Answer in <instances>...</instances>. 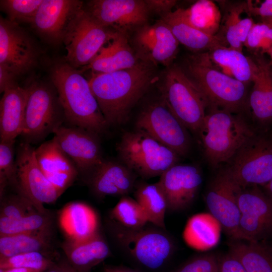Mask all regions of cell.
Segmentation results:
<instances>
[{
    "mask_svg": "<svg viewBox=\"0 0 272 272\" xmlns=\"http://www.w3.org/2000/svg\"><path fill=\"white\" fill-rule=\"evenodd\" d=\"M155 67L141 59L130 68L91 73L90 87L109 126L121 125L127 121L132 108L159 80Z\"/></svg>",
    "mask_w": 272,
    "mask_h": 272,
    "instance_id": "cell-1",
    "label": "cell"
},
{
    "mask_svg": "<svg viewBox=\"0 0 272 272\" xmlns=\"http://www.w3.org/2000/svg\"><path fill=\"white\" fill-rule=\"evenodd\" d=\"M50 75L64 118L99 136L106 132L109 125L82 72L62 61L52 65Z\"/></svg>",
    "mask_w": 272,
    "mask_h": 272,
    "instance_id": "cell-2",
    "label": "cell"
},
{
    "mask_svg": "<svg viewBox=\"0 0 272 272\" xmlns=\"http://www.w3.org/2000/svg\"><path fill=\"white\" fill-rule=\"evenodd\" d=\"M257 132L245 114L211 107L197 137L206 161L215 169L226 166Z\"/></svg>",
    "mask_w": 272,
    "mask_h": 272,
    "instance_id": "cell-3",
    "label": "cell"
},
{
    "mask_svg": "<svg viewBox=\"0 0 272 272\" xmlns=\"http://www.w3.org/2000/svg\"><path fill=\"white\" fill-rule=\"evenodd\" d=\"M181 67L206 97L209 108L244 114L249 110L247 84L219 71L207 52L188 55Z\"/></svg>",
    "mask_w": 272,
    "mask_h": 272,
    "instance_id": "cell-4",
    "label": "cell"
},
{
    "mask_svg": "<svg viewBox=\"0 0 272 272\" xmlns=\"http://www.w3.org/2000/svg\"><path fill=\"white\" fill-rule=\"evenodd\" d=\"M112 236L120 251L142 272H162L175 251L173 240L164 229L155 226L124 227L111 221Z\"/></svg>",
    "mask_w": 272,
    "mask_h": 272,
    "instance_id": "cell-5",
    "label": "cell"
},
{
    "mask_svg": "<svg viewBox=\"0 0 272 272\" xmlns=\"http://www.w3.org/2000/svg\"><path fill=\"white\" fill-rule=\"evenodd\" d=\"M160 90L161 100L188 130L197 136L210 104L181 66L173 64L167 67Z\"/></svg>",
    "mask_w": 272,
    "mask_h": 272,
    "instance_id": "cell-6",
    "label": "cell"
},
{
    "mask_svg": "<svg viewBox=\"0 0 272 272\" xmlns=\"http://www.w3.org/2000/svg\"><path fill=\"white\" fill-rule=\"evenodd\" d=\"M121 162L143 179L160 176L180 157L147 133L135 129L124 132L116 146Z\"/></svg>",
    "mask_w": 272,
    "mask_h": 272,
    "instance_id": "cell-7",
    "label": "cell"
},
{
    "mask_svg": "<svg viewBox=\"0 0 272 272\" xmlns=\"http://www.w3.org/2000/svg\"><path fill=\"white\" fill-rule=\"evenodd\" d=\"M116 33L101 24L84 7L70 23L63 38L65 61L77 69L87 66Z\"/></svg>",
    "mask_w": 272,
    "mask_h": 272,
    "instance_id": "cell-8",
    "label": "cell"
},
{
    "mask_svg": "<svg viewBox=\"0 0 272 272\" xmlns=\"http://www.w3.org/2000/svg\"><path fill=\"white\" fill-rule=\"evenodd\" d=\"M225 167L240 187L267 184L272 179V135L257 132Z\"/></svg>",
    "mask_w": 272,
    "mask_h": 272,
    "instance_id": "cell-9",
    "label": "cell"
},
{
    "mask_svg": "<svg viewBox=\"0 0 272 272\" xmlns=\"http://www.w3.org/2000/svg\"><path fill=\"white\" fill-rule=\"evenodd\" d=\"M21 135L29 144L37 143L62 125L64 113L57 92L42 83L29 86Z\"/></svg>",
    "mask_w": 272,
    "mask_h": 272,
    "instance_id": "cell-10",
    "label": "cell"
},
{
    "mask_svg": "<svg viewBox=\"0 0 272 272\" xmlns=\"http://www.w3.org/2000/svg\"><path fill=\"white\" fill-rule=\"evenodd\" d=\"M135 126L180 157L187 156L190 151L191 141L188 129L161 100L143 109L137 118Z\"/></svg>",
    "mask_w": 272,
    "mask_h": 272,
    "instance_id": "cell-11",
    "label": "cell"
},
{
    "mask_svg": "<svg viewBox=\"0 0 272 272\" xmlns=\"http://www.w3.org/2000/svg\"><path fill=\"white\" fill-rule=\"evenodd\" d=\"M35 149L26 142L20 144L15 159L18 192L29 199L41 212L47 213L44 203H54L61 194L40 169Z\"/></svg>",
    "mask_w": 272,
    "mask_h": 272,
    "instance_id": "cell-12",
    "label": "cell"
},
{
    "mask_svg": "<svg viewBox=\"0 0 272 272\" xmlns=\"http://www.w3.org/2000/svg\"><path fill=\"white\" fill-rule=\"evenodd\" d=\"M238 203L241 240L259 242L272 234V201L259 186L241 187Z\"/></svg>",
    "mask_w": 272,
    "mask_h": 272,
    "instance_id": "cell-13",
    "label": "cell"
},
{
    "mask_svg": "<svg viewBox=\"0 0 272 272\" xmlns=\"http://www.w3.org/2000/svg\"><path fill=\"white\" fill-rule=\"evenodd\" d=\"M240 188L224 167L210 183L206 195V202L210 214L229 236L239 240L240 213L238 196Z\"/></svg>",
    "mask_w": 272,
    "mask_h": 272,
    "instance_id": "cell-14",
    "label": "cell"
},
{
    "mask_svg": "<svg viewBox=\"0 0 272 272\" xmlns=\"http://www.w3.org/2000/svg\"><path fill=\"white\" fill-rule=\"evenodd\" d=\"M84 8L104 26L127 35L147 24L150 13L145 0H92Z\"/></svg>",
    "mask_w": 272,
    "mask_h": 272,
    "instance_id": "cell-15",
    "label": "cell"
},
{
    "mask_svg": "<svg viewBox=\"0 0 272 272\" xmlns=\"http://www.w3.org/2000/svg\"><path fill=\"white\" fill-rule=\"evenodd\" d=\"M37 51L30 37L19 24L1 17L0 65L17 77L37 62Z\"/></svg>",
    "mask_w": 272,
    "mask_h": 272,
    "instance_id": "cell-16",
    "label": "cell"
},
{
    "mask_svg": "<svg viewBox=\"0 0 272 272\" xmlns=\"http://www.w3.org/2000/svg\"><path fill=\"white\" fill-rule=\"evenodd\" d=\"M53 133L79 173L86 177L103 160L98 135L80 127L62 125L55 129Z\"/></svg>",
    "mask_w": 272,
    "mask_h": 272,
    "instance_id": "cell-17",
    "label": "cell"
},
{
    "mask_svg": "<svg viewBox=\"0 0 272 272\" xmlns=\"http://www.w3.org/2000/svg\"><path fill=\"white\" fill-rule=\"evenodd\" d=\"M134 50L139 57L154 65L169 67L176 58L179 43L168 25L159 20L134 31Z\"/></svg>",
    "mask_w": 272,
    "mask_h": 272,
    "instance_id": "cell-18",
    "label": "cell"
},
{
    "mask_svg": "<svg viewBox=\"0 0 272 272\" xmlns=\"http://www.w3.org/2000/svg\"><path fill=\"white\" fill-rule=\"evenodd\" d=\"M157 182L165 196L167 211H180L194 201L202 184V176L196 165L176 164L164 172Z\"/></svg>",
    "mask_w": 272,
    "mask_h": 272,
    "instance_id": "cell-19",
    "label": "cell"
},
{
    "mask_svg": "<svg viewBox=\"0 0 272 272\" xmlns=\"http://www.w3.org/2000/svg\"><path fill=\"white\" fill-rule=\"evenodd\" d=\"M84 7L78 0H43L31 24L49 42H62L70 23Z\"/></svg>",
    "mask_w": 272,
    "mask_h": 272,
    "instance_id": "cell-20",
    "label": "cell"
},
{
    "mask_svg": "<svg viewBox=\"0 0 272 272\" xmlns=\"http://www.w3.org/2000/svg\"><path fill=\"white\" fill-rule=\"evenodd\" d=\"M138 175L122 162L103 160L87 177L93 192L99 197L127 195L134 190Z\"/></svg>",
    "mask_w": 272,
    "mask_h": 272,
    "instance_id": "cell-21",
    "label": "cell"
},
{
    "mask_svg": "<svg viewBox=\"0 0 272 272\" xmlns=\"http://www.w3.org/2000/svg\"><path fill=\"white\" fill-rule=\"evenodd\" d=\"M256 69L248 97L252 124L259 132H267L272 123V64L262 57L253 58Z\"/></svg>",
    "mask_w": 272,
    "mask_h": 272,
    "instance_id": "cell-22",
    "label": "cell"
},
{
    "mask_svg": "<svg viewBox=\"0 0 272 272\" xmlns=\"http://www.w3.org/2000/svg\"><path fill=\"white\" fill-rule=\"evenodd\" d=\"M35 155L43 173L61 194L79 174L76 166L54 137L35 149Z\"/></svg>",
    "mask_w": 272,
    "mask_h": 272,
    "instance_id": "cell-23",
    "label": "cell"
},
{
    "mask_svg": "<svg viewBox=\"0 0 272 272\" xmlns=\"http://www.w3.org/2000/svg\"><path fill=\"white\" fill-rule=\"evenodd\" d=\"M141 59L128 42V35L116 32L114 38L106 44L82 71L106 73L132 67Z\"/></svg>",
    "mask_w": 272,
    "mask_h": 272,
    "instance_id": "cell-24",
    "label": "cell"
},
{
    "mask_svg": "<svg viewBox=\"0 0 272 272\" xmlns=\"http://www.w3.org/2000/svg\"><path fill=\"white\" fill-rule=\"evenodd\" d=\"M29 87L18 84L3 93L0 102L1 141L15 140L23 131Z\"/></svg>",
    "mask_w": 272,
    "mask_h": 272,
    "instance_id": "cell-25",
    "label": "cell"
},
{
    "mask_svg": "<svg viewBox=\"0 0 272 272\" xmlns=\"http://www.w3.org/2000/svg\"><path fill=\"white\" fill-rule=\"evenodd\" d=\"M59 223L70 241L86 240L99 232L96 212L90 206L81 202L65 206L59 214Z\"/></svg>",
    "mask_w": 272,
    "mask_h": 272,
    "instance_id": "cell-26",
    "label": "cell"
},
{
    "mask_svg": "<svg viewBox=\"0 0 272 272\" xmlns=\"http://www.w3.org/2000/svg\"><path fill=\"white\" fill-rule=\"evenodd\" d=\"M66 259L82 272H91L110 255L109 246L99 232L86 240H67L62 245Z\"/></svg>",
    "mask_w": 272,
    "mask_h": 272,
    "instance_id": "cell-27",
    "label": "cell"
},
{
    "mask_svg": "<svg viewBox=\"0 0 272 272\" xmlns=\"http://www.w3.org/2000/svg\"><path fill=\"white\" fill-rule=\"evenodd\" d=\"M53 226L36 231L0 236V258L40 252L54 257Z\"/></svg>",
    "mask_w": 272,
    "mask_h": 272,
    "instance_id": "cell-28",
    "label": "cell"
},
{
    "mask_svg": "<svg viewBox=\"0 0 272 272\" xmlns=\"http://www.w3.org/2000/svg\"><path fill=\"white\" fill-rule=\"evenodd\" d=\"M207 52L215 66L223 73L247 85L252 83L256 69L253 58L226 46L216 47Z\"/></svg>",
    "mask_w": 272,
    "mask_h": 272,
    "instance_id": "cell-29",
    "label": "cell"
},
{
    "mask_svg": "<svg viewBox=\"0 0 272 272\" xmlns=\"http://www.w3.org/2000/svg\"><path fill=\"white\" fill-rule=\"evenodd\" d=\"M160 20L170 28L178 42L193 53L206 52L220 46H227L217 35H211L191 26L175 12L160 17Z\"/></svg>",
    "mask_w": 272,
    "mask_h": 272,
    "instance_id": "cell-30",
    "label": "cell"
},
{
    "mask_svg": "<svg viewBox=\"0 0 272 272\" xmlns=\"http://www.w3.org/2000/svg\"><path fill=\"white\" fill-rule=\"evenodd\" d=\"M254 24L249 14L246 3H236L228 8L222 19L219 36L227 46L240 51Z\"/></svg>",
    "mask_w": 272,
    "mask_h": 272,
    "instance_id": "cell-31",
    "label": "cell"
},
{
    "mask_svg": "<svg viewBox=\"0 0 272 272\" xmlns=\"http://www.w3.org/2000/svg\"><path fill=\"white\" fill-rule=\"evenodd\" d=\"M221 228L220 223L211 214L199 213L187 221L183 238L190 247L205 251L218 244Z\"/></svg>",
    "mask_w": 272,
    "mask_h": 272,
    "instance_id": "cell-32",
    "label": "cell"
},
{
    "mask_svg": "<svg viewBox=\"0 0 272 272\" xmlns=\"http://www.w3.org/2000/svg\"><path fill=\"white\" fill-rule=\"evenodd\" d=\"M175 12L188 24L209 35H216L220 29L221 13L212 1L199 0L187 8H179Z\"/></svg>",
    "mask_w": 272,
    "mask_h": 272,
    "instance_id": "cell-33",
    "label": "cell"
},
{
    "mask_svg": "<svg viewBox=\"0 0 272 272\" xmlns=\"http://www.w3.org/2000/svg\"><path fill=\"white\" fill-rule=\"evenodd\" d=\"M134 199L143 208L149 221L153 225L165 229V217L167 211L164 193L158 182L136 183Z\"/></svg>",
    "mask_w": 272,
    "mask_h": 272,
    "instance_id": "cell-34",
    "label": "cell"
},
{
    "mask_svg": "<svg viewBox=\"0 0 272 272\" xmlns=\"http://www.w3.org/2000/svg\"><path fill=\"white\" fill-rule=\"evenodd\" d=\"M229 253L241 263L246 272H272V252L259 242H237Z\"/></svg>",
    "mask_w": 272,
    "mask_h": 272,
    "instance_id": "cell-35",
    "label": "cell"
},
{
    "mask_svg": "<svg viewBox=\"0 0 272 272\" xmlns=\"http://www.w3.org/2000/svg\"><path fill=\"white\" fill-rule=\"evenodd\" d=\"M112 221L127 228L139 229L149 223L141 205L127 195L122 196L110 212Z\"/></svg>",
    "mask_w": 272,
    "mask_h": 272,
    "instance_id": "cell-36",
    "label": "cell"
},
{
    "mask_svg": "<svg viewBox=\"0 0 272 272\" xmlns=\"http://www.w3.org/2000/svg\"><path fill=\"white\" fill-rule=\"evenodd\" d=\"M52 226L50 213L36 211L16 219L0 218V236L31 232Z\"/></svg>",
    "mask_w": 272,
    "mask_h": 272,
    "instance_id": "cell-37",
    "label": "cell"
},
{
    "mask_svg": "<svg viewBox=\"0 0 272 272\" xmlns=\"http://www.w3.org/2000/svg\"><path fill=\"white\" fill-rule=\"evenodd\" d=\"M15 141L0 142V193L5 195L6 187L10 185L18 192L15 159Z\"/></svg>",
    "mask_w": 272,
    "mask_h": 272,
    "instance_id": "cell-38",
    "label": "cell"
},
{
    "mask_svg": "<svg viewBox=\"0 0 272 272\" xmlns=\"http://www.w3.org/2000/svg\"><path fill=\"white\" fill-rule=\"evenodd\" d=\"M53 258L52 256L40 252L24 253L0 258V269L28 268L45 270L54 262Z\"/></svg>",
    "mask_w": 272,
    "mask_h": 272,
    "instance_id": "cell-39",
    "label": "cell"
},
{
    "mask_svg": "<svg viewBox=\"0 0 272 272\" xmlns=\"http://www.w3.org/2000/svg\"><path fill=\"white\" fill-rule=\"evenodd\" d=\"M43 0H1V9L11 22L31 23Z\"/></svg>",
    "mask_w": 272,
    "mask_h": 272,
    "instance_id": "cell-40",
    "label": "cell"
},
{
    "mask_svg": "<svg viewBox=\"0 0 272 272\" xmlns=\"http://www.w3.org/2000/svg\"><path fill=\"white\" fill-rule=\"evenodd\" d=\"M1 199L0 218L16 219L40 211L29 199L19 193L4 195Z\"/></svg>",
    "mask_w": 272,
    "mask_h": 272,
    "instance_id": "cell-41",
    "label": "cell"
},
{
    "mask_svg": "<svg viewBox=\"0 0 272 272\" xmlns=\"http://www.w3.org/2000/svg\"><path fill=\"white\" fill-rule=\"evenodd\" d=\"M249 49L268 52L272 48V28L267 24L255 23L251 27L244 44Z\"/></svg>",
    "mask_w": 272,
    "mask_h": 272,
    "instance_id": "cell-42",
    "label": "cell"
},
{
    "mask_svg": "<svg viewBox=\"0 0 272 272\" xmlns=\"http://www.w3.org/2000/svg\"><path fill=\"white\" fill-rule=\"evenodd\" d=\"M219 260L213 254L195 256L174 272H218Z\"/></svg>",
    "mask_w": 272,
    "mask_h": 272,
    "instance_id": "cell-43",
    "label": "cell"
},
{
    "mask_svg": "<svg viewBox=\"0 0 272 272\" xmlns=\"http://www.w3.org/2000/svg\"><path fill=\"white\" fill-rule=\"evenodd\" d=\"M150 13L158 14L160 17L172 12L177 3L174 0H145Z\"/></svg>",
    "mask_w": 272,
    "mask_h": 272,
    "instance_id": "cell-44",
    "label": "cell"
},
{
    "mask_svg": "<svg viewBox=\"0 0 272 272\" xmlns=\"http://www.w3.org/2000/svg\"><path fill=\"white\" fill-rule=\"evenodd\" d=\"M246 3L249 14L260 16L262 18H272V0H265L257 5L251 1Z\"/></svg>",
    "mask_w": 272,
    "mask_h": 272,
    "instance_id": "cell-45",
    "label": "cell"
},
{
    "mask_svg": "<svg viewBox=\"0 0 272 272\" xmlns=\"http://www.w3.org/2000/svg\"><path fill=\"white\" fill-rule=\"evenodd\" d=\"M218 272H246L239 260L230 253L219 260Z\"/></svg>",
    "mask_w": 272,
    "mask_h": 272,
    "instance_id": "cell-46",
    "label": "cell"
},
{
    "mask_svg": "<svg viewBox=\"0 0 272 272\" xmlns=\"http://www.w3.org/2000/svg\"><path fill=\"white\" fill-rule=\"evenodd\" d=\"M17 76L12 72L0 65V92L4 93L8 88L17 84Z\"/></svg>",
    "mask_w": 272,
    "mask_h": 272,
    "instance_id": "cell-47",
    "label": "cell"
},
{
    "mask_svg": "<svg viewBox=\"0 0 272 272\" xmlns=\"http://www.w3.org/2000/svg\"><path fill=\"white\" fill-rule=\"evenodd\" d=\"M43 272H82L73 266L66 259L54 261Z\"/></svg>",
    "mask_w": 272,
    "mask_h": 272,
    "instance_id": "cell-48",
    "label": "cell"
},
{
    "mask_svg": "<svg viewBox=\"0 0 272 272\" xmlns=\"http://www.w3.org/2000/svg\"><path fill=\"white\" fill-rule=\"evenodd\" d=\"M111 272H142L135 268L123 265H107Z\"/></svg>",
    "mask_w": 272,
    "mask_h": 272,
    "instance_id": "cell-49",
    "label": "cell"
},
{
    "mask_svg": "<svg viewBox=\"0 0 272 272\" xmlns=\"http://www.w3.org/2000/svg\"><path fill=\"white\" fill-rule=\"evenodd\" d=\"M2 270L3 272H43L45 270L28 268H14Z\"/></svg>",
    "mask_w": 272,
    "mask_h": 272,
    "instance_id": "cell-50",
    "label": "cell"
},
{
    "mask_svg": "<svg viewBox=\"0 0 272 272\" xmlns=\"http://www.w3.org/2000/svg\"><path fill=\"white\" fill-rule=\"evenodd\" d=\"M262 186L264 188L263 191L272 201V179Z\"/></svg>",
    "mask_w": 272,
    "mask_h": 272,
    "instance_id": "cell-51",
    "label": "cell"
},
{
    "mask_svg": "<svg viewBox=\"0 0 272 272\" xmlns=\"http://www.w3.org/2000/svg\"><path fill=\"white\" fill-rule=\"evenodd\" d=\"M262 23H264L272 28V18H262Z\"/></svg>",
    "mask_w": 272,
    "mask_h": 272,
    "instance_id": "cell-52",
    "label": "cell"
},
{
    "mask_svg": "<svg viewBox=\"0 0 272 272\" xmlns=\"http://www.w3.org/2000/svg\"><path fill=\"white\" fill-rule=\"evenodd\" d=\"M103 272H111L107 265L105 266L103 269Z\"/></svg>",
    "mask_w": 272,
    "mask_h": 272,
    "instance_id": "cell-53",
    "label": "cell"
},
{
    "mask_svg": "<svg viewBox=\"0 0 272 272\" xmlns=\"http://www.w3.org/2000/svg\"><path fill=\"white\" fill-rule=\"evenodd\" d=\"M268 54L270 55V57L271 58V59H272V53H269Z\"/></svg>",
    "mask_w": 272,
    "mask_h": 272,
    "instance_id": "cell-54",
    "label": "cell"
},
{
    "mask_svg": "<svg viewBox=\"0 0 272 272\" xmlns=\"http://www.w3.org/2000/svg\"><path fill=\"white\" fill-rule=\"evenodd\" d=\"M0 272H3V270L2 269H0Z\"/></svg>",
    "mask_w": 272,
    "mask_h": 272,
    "instance_id": "cell-55",
    "label": "cell"
}]
</instances>
